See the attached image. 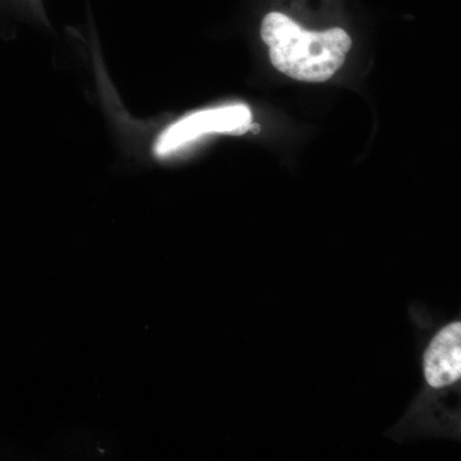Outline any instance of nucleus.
Returning a JSON list of instances; mask_svg holds the SVG:
<instances>
[{"instance_id": "nucleus-1", "label": "nucleus", "mask_w": 461, "mask_h": 461, "mask_svg": "<svg viewBox=\"0 0 461 461\" xmlns=\"http://www.w3.org/2000/svg\"><path fill=\"white\" fill-rule=\"evenodd\" d=\"M262 39L268 45L273 67L304 83L329 81L344 66L353 45L345 30L306 32L278 12L264 17Z\"/></svg>"}, {"instance_id": "nucleus-2", "label": "nucleus", "mask_w": 461, "mask_h": 461, "mask_svg": "<svg viewBox=\"0 0 461 461\" xmlns=\"http://www.w3.org/2000/svg\"><path fill=\"white\" fill-rule=\"evenodd\" d=\"M253 121L244 104L224 105L195 112L171 124L156 144L158 157H166L209 133L245 132Z\"/></svg>"}, {"instance_id": "nucleus-3", "label": "nucleus", "mask_w": 461, "mask_h": 461, "mask_svg": "<svg viewBox=\"0 0 461 461\" xmlns=\"http://www.w3.org/2000/svg\"><path fill=\"white\" fill-rule=\"evenodd\" d=\"M424 378L435 390L454 386L461 377V324L442 327L430 339L423 357Z\"/></svg>"}]
</instances>
